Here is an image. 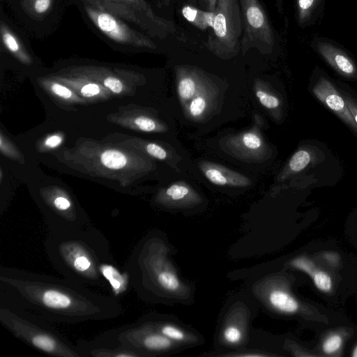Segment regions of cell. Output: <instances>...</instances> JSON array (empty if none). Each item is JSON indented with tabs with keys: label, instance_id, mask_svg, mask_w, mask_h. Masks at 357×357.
Listing matches in <instances>:
<instances>
[{
	"label": "cell",
	"instance_id": "cell-19",
	"mask_svg": "<svg viewBox=\"0 0 357 357\" xmlns=\"http://www.w3.org/2000/svg\"><path fill=\"white\" fill-rule=\"evenodd\" d=\"M321 0H296L297 20L300 26L305 24Z\"/></svg>",
	"mask_w": 357,
	"mask_h": 357
},
{
	"label": "cell",
	"instance_id": "cell-17",
	"mask_svg": "<svg viewBox=\"0 0 357 357\" xmlns=\"http://www.w3.org/2000/svg\"><path fill=\"white\" fill-rule=\"evenodd\" d=\"M0 33L3 45L11 54L22 62L28 63L31 61V58L21 41L3 21L0 25Z\"/></svg>",
	"mask_w": 357,
	"mask_h": 357
},
{
	"label": "cell",
	"instance_id": "cell-14",
	"mask_svg": "<svg viewBox=\"0 0 357 357\" xmlns=\"http://www.w3.org/2000/svg\"><path fill=\"white\" fill-rule=\"evenodd\" d=\"M99 270L113 297L122 296L131 287L127 271L119 268L112 257L102 261Z\"/></svg>",
	"mask_w": 357,
	"mask_h": 357
},
{
	"label": "cell",
	"instance_id": "cell-3",
	"mask_svg": "<svg viewBox=\"0 0 357 357\" xmlns=\"http://www.w3.org/2000/svg\"><path fill=\"white\" fill-rule=\"evenodd\" d=\"M161 238L149 234L132 250L126 265L131 287L145 301H155L181 288L177 275L167 264Z\"/></svg>",
	"mask_w": 357,
	"mask_h": 357
},
{
	"label": "cell",
	"instance_id": "cell-2",
	"mask_svg": "<svg viewBox=\"0 0 357 357\" xmlns=\"http://www.w3.org/2000/svg\"><path fill=\"white\" fill-rule=\"evenodd\" d=\"M44 249L50 263L63 277L86 287L108 288L99 268L112 256L107 239L94 226L48 232Z\"/></svg>",
	"mask_w": 357,
	"mask_h": 357
},
{
	"label": "cell",
	"instance_id": "cell-6",
	"mask_svg": "<svg viewBox=\"0 0 357 357\" xmlns=\"http://www.w3.org/2000/svg\"><path fill=\"white\" fill-rule=\"evenodd\" d=\"M243 32L241 50L245 53L256 48L262 54L272 52L275 44L273 30L259 0H239Z\"/></svg>",
	"mask_w": 357,
	"mask_h": 357
},
{
	"label": "cell",
	"instance_id": "cell-24",
	"mask_svg": "<svg viewBox=\"0 0 357 357\" xmlns=\"http://www.w3.org/2000/svg\"><path fill=\"white\" fill-rule=\"evenodd\" d=\"M243 333L240 327L228 325L222 331V338L229 345H236L242 342Z\"/></svg>",
	"mask_w": 357,
	"mask_h": 357
},
{
	"label": "cell",
	"instance_id": "cell-1",
	"mask_svg": "<svg viewBox=\"0 0 357 357\" xmlns=\"http://www.w3.org/2000/svg\"><path fill=\"white\" fill-rule=\"evenodd\" d=\"M0 305L64 324L110 320L123 313L119 301L66 278L0 266Z\"/></svg>",
	"mask_w": 357,
	"mask_h": 357
},
{
	"label": "cell",
	"instance_id": "cell-25",
	"mask_svg": "<svg viewBox=\"0 0 357 357\" xmlns=\"http://www.w3.org/2000/svg\"><path fill=\"white\" fill-rule=\"evenodd\" d=\"M316 287L323 291H329L332 287L331 277L325 272L319 271L316 273L313 278Z\"/></svg>",
	"mask_w": 357,
	"mask_h": 357
},
{
	"label": "cell",
	"instance_id": "cell-7",
	"mask_svg": "<svg viewBox=\"0 0 357 357\" xmlns=\"http://www.w3.org/2000/svg\"><path fill=\"white\" fill-rule=\"evenodd\" d=\"M84 9L94 26L115 43L133 47L156 48L150 38L131 29L121 18L85 3Z\"/></svg>",
	"mask_w": 357,
	"mask_h": 357
},
{
	"label": "cell",
	"instance_id": "cell-9",
	"mask_svg": "<svg viewBox=\"0 0 357 357\" xmlns=\"http://www.w3.org/2000/svg\"><path fill=\"white\" fill-rule=\"evenodd\" d=\"M120 327L109 329L90 340H78L81 357H139L119 339Z\"/></svg>",
	"mask_w": 357,
	"mask_h": 357
},
{
	"label": "cell",
	"instance_id": "cell-13",
	"mask_svg": "<svg viewBox=\"0 0 357 357\" xmlns=\"http://www.w3.org/2000/svg\"><path fill=\"white\" fill-rule=\"evenodd\" d=\"M319 54L337 73L347 77H354L357 68L353 60L337 47L326 43L319 42L316 45Z\"/></svg>",
	"mask_w": 357,
	"mask_h": 357
},
{
	"label": "cell",
	"instance_id": "cell-23",
	"mask_svg": "<svg viewBox=\"0 0 357 357\" xmlns=\"http://www.w3.org/2000/svg\"><path fill=\"white\" fill-rule=\"evenodd\" d=\"M310 153L303 149L296 151L289 162V167L294 172H298L305 169L310 163Z\"/></svg>",
	"mask_w": 357,
	"mask_h": 357
},
{
	"label": "cell",
	"instance_id": "cell-33",
	"mask_svg": "<svg viewBox=\"0 0 357 357\" xmlns=\"http://www.w3.org/2000/svg\"><path fill=\"white\" fill-rule=\"evenodd\" d=\"M149 154L160 160H164L167 157V153L161 146L156 144L150 143L146 146Z\"/></svg>",
	"mask_w": 357,
	"mask_h": 357
},
{
	"label": "cell",
	"instance_id": "cell-39",
	"mask_svg": "<svg viewBox=\"0 0 357 357\" xmlns=\"http://www.w3.org/2000/svg\"><path fill=\"white\" fill-rule=\"evenodd\" d=\"M282 0H276V1H277V5H278V9H279L280 10H281V9H282Z\"/></svg>",
	"mask_w": 357,
	"mask_h": 357
},
{
	"label": "cell",
	"instance_id": "cell-37",
	"mask_svg": "<svg viewBox=\"0 0 357 357\" xmlns=\"http://www.w3.org/2000/svg\"><path fill=\"white\" fill-rule=\"evenodd\" d=\"M345 102L357 126V104L348 97L345 98Z\"/></svg>",
	"mask_w": 357,
	"mask_h": 357
},
{
	"label": "cell",
	"instance_id": "cell-10",
	"mask_svg": "<svg viewBox=\"0 0 357 357\" xmlns=\"http://www.w3.org/2000/svg\"><path fill=\"white\" fill-rule=\"evenodd\" d=\"M312 92L318 100L357 131V126L345 100L328 79L320 77L314 86Z\"/></svg>",
	"mask_w": 357,
	"mask_h": 357
},
{
	"label": "cell",
	"instance_id": "cell-18",
	"mask_svg": "<svg viewBox=\"0 0 357 357\" xmlns=\"http://www.w3.org/2000/svg\"><path fill=\"white\" fill-rule=\"evenodd\" d=\"M183 17L196 28L205 31L212 29L215 13L206 11L191 5H185L181 9Z\"/></svg>",
	"mask_w": 357,
	"mask_h": 357
},
{
	"label": "cell",
	"instance_id": "cell-12",
	"mask_svg": "<svg viewBox=\"0 0 357 357\" xmlns=\"http://www.w3.org/2000/svg\"><path fill=\"white\" fill-rule=\"evenodd\" d=\"M85 3L107 12L140 26L153 37H157L153 29L135 10L117 0H82Z\"/></svg>",
	"mask_w": 357,
	"mask_h": 357
},
{
	"label": "cell",
	"instance_id": "cell-11",
	"mask_svg": "<svg viewBox=\"0 0 357 357\" xmlns=\"http://www.w3.org/2000/svg\"><path fill=\"white\" fill-rule=\"evenodd\" d=\"M128 6L139 14L155 31L157 37L161 39L176 35L175 24L157 15L146 0H117Z\"/></svg>",
	"mask_w": 357,
	"mask_h": 357
},
{
	"label": "cell",
	"instance_id": "cell-40",
	"mask_svg": "<svg viewBox=\"0 0 357 357\" xmlns=\"http://www.w3.org/2000/svg\"><path fill=\"white\" fill-rule=\"evenodd\" d=\"M352 356H354V357H357V346L354 349V350L353 351V354H352Z\"/></svg>",
	"mask_w": 357,
	"mask_h": 357
},
{
	"label": "cell",
	"instance_id": "cell-28",
	"mask_svg": "<svg viewBox=\"0 0 357 357\" xmlns=\"http://www.w3.org/2000/svg\"><path fill=\"white\" fill-rule=\"evenodd\" d=\"M206 107V101L202 96L195 98L190 102L189 111L192 116L197 117L200 116Z\"/></svg>",
	"mask_w": 357,
	"mask_h": 357
},
{
	"label": "cell",
	"instance_id": "cell-15",
	"mask_svg": "<svg viewBox=\"0 0 357 357\" xmlns=\"http://www.w3.org/2000/svg\"><path fill=\"white\" fill-rule=\"evenodd\" d=\"M200 167L207 179L213 184L233 186H246L250 184V180L244 175L221 165L204 162Z\"/></svg>",
	"mask_w": 357,
	"mask_h": 357
},
{
	"label": "cell",
	"instance_id": "cell-16",
	"mask_svg": "<svg viewBox=\"0 0 357 357\" xmlns=\"http://www.w3.org/2000/svg\"><path fill=\"white\" fill-rule=\"evenodd\" d=\"M267 303L275 310L284 313L297 311L298 303L287 291L279 288H271L266 294Z\"/></svg>",
	"mask_w": 357,
	"mask_h": 357
},
{
	"label": "cell",
	"instance_id": "cell-21",
	"mask_svg": "<svg viewBox=\"0 0 357 357\" xmlns=\"http://www.w3.org/2000/svg\"><path fill=\"white\" fill-rule=\"evenodd\" d=\"M165 195L170 201L181 203L186 202L192 194L191 190L187 185L175 183L165 190Z\"/></svg>",
	"mask_w": 357,
	"mask_h": 357
},
{
	"label": "cell",
	"instance_id": "cell-38",
	"mask_svg": "<svg viewBox=\"0 0 357 357\" xmlns=\"http://www.w3.org/2000/svg\"><path fill=\"white\" fill-rule=\"evenodd\" d=\"M62 141V138L59 136H57V135H53V136H51L50 137H48L45 143V145L49 146V147H55L56 146H58L59 144H61Z\"/></svg>",
	"mask_w": 357,
	"mask_h": 357
},
{
	"label": "cell",
	"instance_id": "cell-31",
	"mask_svg": "<svg viewBox=\"0 0 357 357\" xmlns=\"http://www.w3.org/2000/svg\"><path fill=\"white\" fill-rule=\"evenodd\" d=\"M135 123L141 130L145 132L153 131L156 127V124L153 119L145 116H139L135 119Z\"/></svg>",
	"mask_w": 357,
	"mask_h": 357
},
{
	"label": "cell",
	"instance_id": "cell-22",
	"mask_svg": "<svg viewBox=\"0 0 357 357\" xmlns=\"http://www.w3.org/2000/svg\"><path fill=\"white\" fill-rule=\"evenodd\" d=\"M24 9L35 16H41L51 8L52 0H22Z\"/></svg>",
	"mask_w": 357,
	"mask_h": 357
},
{
	"label": "cell",
	"instance_id": "cell-20",
	"mask_svg": "<svg viewBox=\"0 0 357 357\" xmlns=\"http://www.w3.org/2000/svg\"><path fill=\"white\" fill-rule=\"evenodd\" d=\"M100 160L104 166L113 169H121L127 162L126 156L116 150L105 151L101 155Z\"/></svg>",
	"mask_w": 357,
	"mask_h": 357
},
{
	"label": "cell",
	"instance_id": "cell-30",
	"mask_svg": "<svg viewBox=\"0 0 357 357\" xmlns=\"http://www.w3.org/2000/svg\"><path fill=\"white\" fill-rule=\"evenodd\" d=\"M190 5L196 8L214 12L216 8L218 0H188Z\"/></svg>",
	"mask_w": 357,
	"mask_h": 357
},
{
	"label": "cell",
	"instance_id": "cell-4",
	"mask_svg": "<svg viewBox=\"0 0 357 357\" xmlns=\"http://www.w3.org/2000/svg\"><path fill=\"white\" fill-rule=\"evenodd\" d=\"M0 322L15 337L40 352L56 357H81L76 344L32 312L0 305Z\"/></svg>",
	"mask_w": 357,
	"mask_h": 357
},
{
	"label": "cell",
	"instance_id": "cell-8",
	"mask_svg": "<svg viewBox=\"0 0 357 357\" xmlns=\"http://www.w3.org/2000/svg\"><path fill=\"white\" fill-rule=\"evenodd\" d=\"M121 342L139 357L155 356L169 351L174 342L153 327L138 321L120 326Z\"/></svg>",
	"mask_w": 357,
	"mask_h": 357
},
{
	"label": "cell",
	"instance_id": "cell-32",
	"mask_svg": "<svg viewBox=\"0 0 357 357\" xmlns=\"http://www.w3.org/2000/svg\"><path fill=\"white\" fill-rule=\"evenodd\" d=\"M104 85L115 93H119L123 89L121 82L116 77L108 76L103 80Z\"/></svg>",
	"mask_w": 357,
	"mask_h": 357
},
{
	"label": "cell",
	"instance_id": "cell-5",
	"mask_svg": "<svg viewBox=\"0 0 357 357\" xmlns=\"http://www.w3.org/2000/svg\"><path fill=\"white\" fill-rule=\"evenodd\" d=\"M213 25L205 45L217 56L227 59L238 54L243 32L239 0H218Z\"/></svg>",
	"mask_w": 357,
	"mask_h": 357
},
{
	"label": "cell",
	"instance_id": "cell-35",
	"mask_svg": "<svg viewBox=\"0 0 357 357\" xmlns=\"http://www.w3.org/2000/svg\"><path fill=\"white\" fill-rule=\"evenodd\" d=\"M52 90L55 94L63 98H69L72 95L71 91L68 88L57 83L52 85Z\"/></svg>",
	"mask_w": 357,
	"mask_h": 357
},
{
	"label": "cell",
	"instance_id": "cell-36",
	"mask_svg": "<svg viewBox=\"0 0 357 357\" xmlns=\"http://www.w3.org/2000/svg\"><path fill=\"white\" fill-rule=\"evenodd\" d=\"M292 264L294 266L298 268H300V269H302L303 271H305V272H307V273H311V271H310V262H308L307 261L303 259H295L293 262H292Z\"/></svg>",
	"mask_w": 357,
	"mask_h": 357
},
{
	"label": "cell",
	"instance_id": "cell-26",
	"mask_svg": "<svg viewBox=\"0 0 357 357\" xmlns=\"http://www.w3.org/2000/svg\"><path fill=\"white\" fill-rule=\"evenodd\" d=\"M256 96L259 100L260 103L268 109H274L279 106L280 101L274 96L270 95L263 91L258 90L256 92Z\"/></svg>",
	"mask_w": 357,
	"mask_h": 357
},
{
	"label": "cell",
	"instance_id": "cell-27",
	"mask_svg": "<svg viewBox=\"0 0 357 357\" xmlns=\"http://www.w3.org/2000/svg\"><path fill=\"white\" fill-rule=\"evenodd\" d=\"M342 337L338 335L330 336L324 342L322 348L326 354H330L337 351L342 345Z\"/></svg>",
	"mask_w": 357,
	"mask_h": 357
},
{
	"label": "cell",
	"instance_id": "cell-41",
	"mask_svg": "<svg viewBox=\"0 0 357 357\" xmlns=\"http://www.w3.org/2000/svg\"><path fill=\"white\" fill-rule=\"evenodd\" d=\"M162 1H163L165 3H166L167 5H168V4H169V1H170V0H162Z\"/></svg>",
	"mask_w": 357,
	"mask_h": 357
},
{
	"label": "cell",
	"instance_id": "cell-29",
	"mask_svg": "<svg viewBox=\"0 0 357 357\" xmlns=\"http://www.w3.org/2000/svg\"><path fill=\"white\" fill-rule=\"evenodd\" d=\"M244 145L250 149H257L261 145V140L258 135L252 132L245 133L242 138Z\"/></svg>",
	"mask_w": 357,
	"mask_h": 357
},
{
	"label": "cell",
	"instance_id": "cell-34",
	"mask_svg": "<svg viewBox=\"0 0 357 357\" xmlns=\"http://www.w3.org/2000/svg\"><path fill=\"white\" fill-rule=\"evenodd\" d=\"M100 92L99 86L93 83L85 84L81 89V93L84 97H92Z\"/></svg>",
	"mask_w": 357,
	"mask_h": 357
}]
</instances>
